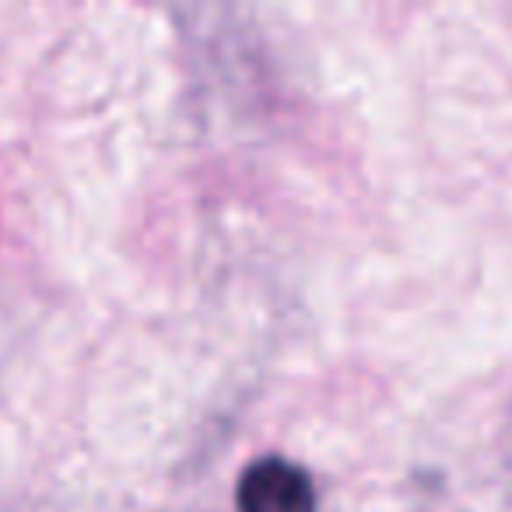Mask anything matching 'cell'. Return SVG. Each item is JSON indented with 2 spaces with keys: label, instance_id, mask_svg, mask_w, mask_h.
Returning <instances> with one entry per match:
<instances>
[{
  "label": "cell",
  "instance_id": "6da1fadb",
  "mask_svg": "<svg viewBox=\"0 0 512 512\" xmlns=\"http://www.w3.org/2000/svg\"><path fill=\"white\" fill-rule=\"evenodd\" d=\"M239 512H316V484L306 467L278 453L256 456L235 484Z\"/></svg>",
  "mask_w": 512,
  "mask_h": 512
}]
</instances>
